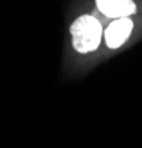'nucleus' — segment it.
<instances>
[{
	"mask_svg": "<svg viewBox=\"0 0 142 148\" xmlns=\"http://www.w3.org/2000/svg\"><path fill=\"white\" fill-rule=\"evenodd\" d=\"M90 15H93L95 18H96V19H98V21L101 22V25L104 27V30H105V28L108 27L110 24H111V22L114 21L113 18H108V16H106V15H104L102 12H101V10H98V9H93Z\"/></svg>",
	"mask_w": 142,
	"mask_h": 148,
	"instance_id": "4",
	"label": "nucleus"
},
{
	"mask_svg": "<svg viewBox=\"0 0 142 148\" xmlns=\"http://www.w3.org/2000/svg\"><path fill=\"white\" fill-rule=\"evenodd\" d=\"M70 34L73 39V47L79 53H90L99 47L104 27L93 15L87 14L79 16L71 24Z\"/></svg>",
	"mask_w": 142,
	"mask_h": 148,
	"instance_id": "1",
	"label": "nucleus"
},
{
	"mask_svg": "<svg viewBox=\"0 0 142 148\" xmlns=\"http://www.w3.org/2000/svg\"><path fill=\"white\" fill-rule=\"evenodd\" d=\"M96 9L113 19L130 18L136 12L133 0H95Z\"/></svg>",
	"mask_w": 142,
	"mask_h": 148,
	"instance_id": "3",
	"label": "nucleus"
},
{
	"mask_svg": "<svg viewBox=\"0 0 142 148\" xmlns=\"http://www.w3.org/2000/svg\"><path fill=\"white\" fill-rule=\"evenodd\" d=\"M133 30V22L130 18H118L114 19L108 27L104 30V39L110 49L120 47Z\"/></svg>",
	"mask_w": 142,
	"mask_h": 148,
	"instance_id": "2",
	"label": "nucleus"
}]
</instances>
